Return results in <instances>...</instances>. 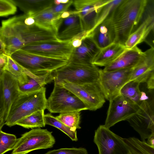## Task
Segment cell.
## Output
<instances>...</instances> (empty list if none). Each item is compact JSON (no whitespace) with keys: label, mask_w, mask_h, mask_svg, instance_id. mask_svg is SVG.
<instances>
[{"label":"cell","mask_w":154,"mask_h":154,"mask_svg":"<svg viewBox=\"0 0 154 154\" xmlns=\"http://www.w3.org/2000/svg\"><path fill=\"white\" fill-rule=\"evenodd\" d=\"M58 40L55 32L36 24L31 15L15 16L2 22L0 41L7 55L11 56L28 45Z\"/></svg>","instance_id":"6da1fadb"},{"label":"cell","mask_w":154,"mask_h":154,"mask_svg":"<svg viewBox=\"0 0 154 154\" xmlns=\"http://www.w3.org/2000/svg\"><path fill=\"white\" fill-rule=\"evenodd\" d=\"M147 0H123L115 9L110 18L116 33L115 42L124 45L140 21Z\"/></svg>","instance_id":"7a4b0ae2"},{"label":"cell","mask_w":154,"mask_h":154,"mask_svg":"<svg viewBox=\"0 0 154 154\" xmlns=\"http://www.w3.org/2000/svg\"><path fill=\"white\" fill-rule=\"evenodd\" d=\"M46 88L26 93H21L12 104L5 125L11 127L24 117L39 110L46 109Z\"/></svg>","instance_id":"3957f363"},{"label":"cell","mask_w":154,"mask_h":154,"mask_svg":"<svg viewBox=\"0 0 154 154\" xmlns=\"http://www.w3.org/2000/svg\"><path fill=\"white\" fill-rule=\"evenodd\" d=\"M100 69L93 64L84 65L69 62L53 72L54 82L79 84L98 83Z\"/></svg>","instance_id":"277c9868"},{"label":"cell","mask_w":154,"mask_h":154,"mask_svg":"<svg viewBox=\"0 0 154 154\" xmlns=\"http://www.w3.org/2000/svg\"><path fill=\"white\" fill-rule=\"evenodd\" d=\"M11 58L23 68L34 74L53 72L66 65L68 60L44 57L21 50L14 52Z\"/></svg>","instance_id":"5b68a950"},{"label":"cell","mask_w":154,"mask_h":154,"mask_svg":"<svg viewBox=\"0 0 154 154\" xmlns=\"http://www.w3.org/2000/svg\"><path fill=\"white\" fill-rule=\"evenodd\" d=\"M127 121L139 134L142 141L146 142L154 132V90L148 89L137 112Z\"/></svg>","instance_id":"8992f818"},{"label":"cell","mask_w":154,"mask_h":154,"mask_svg":"<svg viewBox=\"0 0 154 154\" xmlns=\"http://www.w3.org/2000/svg\"><path fill=\"white\" fill-rule=\"evenodd\" d=\"M46 109L51 113H63L88 110L74 94L54 82L52 91L47 99Z\"/></svg>","instance_id":"52a82bcc"},{"label":"cell","mask_w":154,"mask_h":154,"mask_svg":"<svg viewBox=\"0 0 154 154\" xmlns=\"http://www.w3.org/2000/svg\"><path fill=\"white\" fill-rule=\"evenodd\" d=\"M55 142L52 132L40 128L32 129L17 139L11 154H26L36 150L51 148Z\"/></svg>","instance_id":"ba28073f"},{"label":"cell","mask_w":154,"mask_h":154,"mask_svg":"<svg viewBox=\"0 0 154 154\" xmlns=\"http://www.w3.org/2000/svg\"><path fill=\"white\" fill-rule=\"evenodd\" d=\"M20 94L17 79L7 70L0 73V130L5 125L12 104Z\"/></svg>","instance_id":"9c48e42d"},{"label":"cell","mask_w":154,"mask_h":154,"mask_svg":"<svg viewBox=\"0 0 154 154\" xmlns=\"http://www.w3.org/2000/svg\"><path fill=\"white\" fill-rule=\"evenodd\" d=\"M134 67L109 72L100 69L99 85L108 100L120 94L122 88L131 80Z\"/></svg>","instance_id":"30bf717a"},{"label":"cell","mask_w":154,"mask_h":154,"mask_svg":"<svg viewBox=\"0 0 154 154\" xmlns=\"http://www.w3.org/2000/svg\"><path fill=\"white\" fill-rule=\"evenodd\" d=\"M59 84L74 94L88 110H96L101 108L105 102L98 83L79 84L65 82Z\"/></svg>","instance_id":"8fae6325"},{"label":"cell","mask_w":154,"mask_h":154,"mask_svg":"<svg viewBox=\"0 0 154 154\" xmlns=\"http://www.w3.org/2000/svg\"><path fill=\"white\" fill-rule=\"evenodd\" d=\"M74 48L71 41L58 40L33 43L20 50L44 57L69 60Z\"/></svg>","instance_id":"7c38bea8"},{"label":"cell","mask_w":154,"mask_h":154,"mask_svg":"<svg viewBox=\"0 0 154 154\" xmlns=\"http://www.w3.org/2000/svg\"><path fill=\"white\" fill-rule=\"evenodd\" d=\"M94 141L99 154H131L122 138L106 127L100 125L95 131Z\"/></svg>","instance_id":"4fadbf2b"},{"label":"cell","mask_w":154,"mask_h":154,"mask_svg":"<svg viewBox=\"0 0 154 154\" xmlns=\"http://www.w3.org/2000/svg\"><path fill=\"white\" fill-rule=\"evenodd\" d=\"M109 103L104 126L109 128L118 122L127 120L137 112L139 106L121 94L109 100Z\"/></svg>","instance_id":"5bb4252c"},{"label":"cell","mask_w":154,"mask_h":154,"mask_svg":"<svg viewBox=\"0 0 154 154\" xmlns=\"http://www.w3.org/2000/svg\"><path fill=\"white\" fill-rule=\"evenodd\" d=\"M104 0H73L75 11L87 35L94 29L97 15Z\"/></svg>","instance_id":"9a60e30c"},{"label":"cell","mask_w":154,"mask_h":154,"mask_svg":"<svg viewBox=\"0 0 154 154\" xmlns=\"http://www.w3.org/2000/svg\"><path fill=\"white\" fill-rule=\"evenodd\" d=\"M87 32L83 28L79 17L75 11L68 17L61 18L57 34V39L62 41H71L77 38H83Z\"/></svg>","instance_id":"2e32d148"},{"label":"cell","mask_w":154,"mask_h":154,"mask_svg":"<svg viewBox=\"0 0 154 154\" xmlns=\"http://www.w3.org/2000/svg\"><path fill=\"white\" fill-rule=\"evenodd\" d=\"M100 49L89 36L85 37L79 47L74 48L68 62L81 64H92Z\"/></svg>","instance_id":"e0dca14e"},{"label":"cell","mask_w":154,"mask_h":154,"mask_svg":"<svg viewBox=\"0 0 154 154\" xmlns=\"http://www.w3.org/2000/svg\"><path fill=\"white\" fill-rule=\"evenodd\" d=\"M91 36L101 49L115 42L116 33L110 18L103 21L87 35Z\"/></svg>","instance_id":"ac0fdd59"},{"label":"cell","mask_w":154,"mask_h":154,"mask_svg":"<svg viewBox=\"0 0 154 154\" xmlns=\"http://www.w3.org/2000/svg\"><path fill=\"white\" fill-rule=\"evenodd\" d=\"M154 71V50L150 48L143 52L141 59L134 68L130 81L140 84L146 83Z\"/></svg>","instance_id":"d6986e66"},{"label":"cell","mask_w":154,"mask_h":154,"mask_svg":"<svg viewBox=\"0 0 154 154\" xmlns=\"http://www.w3.org/2000/svg\"><path fill=\"white\" fill-rule=\"evenodd\" d=\"M143 52L137 46L127 49L117 59L103 70L109 72L135 67L140 61Z\"/></svg>","instance_id":"ffe728a7"},{"label":"cell","mask_w":154,"mask_h":154,"mask_svg":"<svg viewBox=\"0 0 154 154\" xmlns=\"http://www.w3.org/2000/svg\"><path fill=\"white\" fill-rule=\"evenodd\" d=\"M145 16L139 26L129 36L124 45L127 49H131L144 41L154 27V14H143Z\"/></svg>","instance_id":"44dd1931"},{"label":"cell","mask_w":154,"mask_h":154,"mask_svg":"<svg viewBox=\"0 0 154 154\" xmlns=\"http://www.w3.org/2000/svg\"><path fill=\"white\" fill-rule=\"evenodd\" d=\"M25 73L28 76V81L19 85L21 93H26L41 90L45 85L54 80L53 72L34 74L24 69Z\"/></svg>","instance_id":"7402d4cb"},{"label":"cell","mask_w":154,"mask_h":154,"mask_svg":"<svg viewBox=\"0 0 154 154\" xmlns=\"http://www.w3.org/2000/svg\"><path fill=\"white\" fill-rule=\"evenodd\" d=\"M127 49L125 45L114 42L101 49L92 63L96 66L106 67L117 59Z\"/></svg>","instance_id":"603a6c76"},{"label":"cell","mask_w":154,"mask_h":154,"mask_svg":"<svg viewBox=\"0 0 154 154\" xmlns=\"http://www.w3.org/2000/svg\"><path fill=\"white\" fill-rule=\"evenodd\" d=\"M62 14L54 13L48 8L31 15L36 24L54 31L57 34L60 22V16Z\"/></svg>","instance_id":"cb8c5ba5"},{"label":"cell","mask_w":154,"mask_h":154,"mask_svg":"<svg viewBox=\"0 0 154 154\" xmlns=\"http://www.w3.org/2000/svg\"><path fill=\"white\" fill-rule=\"evenodd\" d=\"M12 2L24 12L32 15L46 9L53 5V0H11Z\"/></svg>","instance_id":"d4e9b609"},{"label":"cell","mask_w":154,"mask_h":154,"mask_svg":"<svg viewBox=\"0 0 154 154\" xmlns=\"http://www.w3.org/2000/svg\"><path fill=\"white\" fill-rule=\"evenodd\" d=\"M140 84L135 81H130L124 86L120 92L122 95L139 106L146 95V93L140 91Z\"/></svg>","instance_id":"484cf974"},{"label":"cell","mask_w":154,"mask_h":154,"mask_svg":"<svg viewBox=\"0 0 154 154\" xmlns=\"http://www.w3.org/2000/svg\"><path fill=\"white\" fill-rule=\"evenodd\" d=\"M44 110H39L21 119L16 125L26 128H39L45 127Z\"/></svg>","instance_id":"4316f807"},{"label":"cell","mask_w":154,"mask_h":154,"mask_svg":"<svg viewBox=\"0 0 154 154\" xmlns=\"http://www.w3.org/2000/svg\"><path fill=\"white\" fill-rule=\"evenodd\" d=\"M123 0H104L98 13L95 25L93 29L105 20L110 18L115 9Z\"/></svg>","instance_id":"83f0119b"},{"label":"cell","mask_w":154,"mask_h":154,"mask_svg":"<svg viewBox=\"0 0 154 154\" xmlns=\"http://www.w3.org/2000/svg\"><path fill=\"white\" fill-rule=\"evenodd\" d=\"M45 121L46 125L54 126L62 131L67 135L72 141H77L78 139L76 131L65 125L51 113L45 115Z\"/></svg>","instance_id":"f1b7e54d"},{"label":"cell","mask_w":154,"mask_h":154,"mask_svg":"<svg viewBox=\"0 0 154 154\" xmlns=\"http://www.w3.org/2000/svg\"><path fill=\"white\" fill-rule=\"evenodd\" d=\"M8 61L4 70H7L18 80L19 85L26 83L28 76L25 73L23 69L15 62L10 56L8 55Z\"/></svg>","instance_id":"f546056e"},{"label":"cell","mask_w":154,"mask_h":154,"mask_svg":"<svg viewBox=\"0 0 154 154\" xmlns=\"http://www.w3.org/2000/svg\"><path fill=\"white\" fill-rule=\"evenodd\" d=\"M56 117L65 125L74 131H76L77 129L81 128L80 126V112L74 111L61 113Z\"/></svg>","instance_id":"4dcf8cb0"},{"label":"cell","mask_w":154,"mask_h":154,"mask_svg":"<svg viewBox=\"0 0 154 154\" xmlns=\"http://www.w3.org/2000/svg\"><path fill=\"white\" fill-rule=\"evenodd\" d=\"M17 140V139L15 135L0 130V154H4L13 150Z\"/></svg>","instance_id":"1f68e13d"},{"label":"cell","mask_w":154,"mask_h":154,"mask_svg":"<svg viewBox=\"0 0 154 154\" xmlns=\"http://www.w3.org/2000/svg\"><path fill=\"white\" fill-rule=\"evenodd\" d=\"M16 5L11 0H0V16H8L14 14L17 11Z\"/></svg>","instance_id":"d6a6232c"},{"label":"cell","mask_w":154,"mask_h":154,"mask_svg":"<svg viewBox=\"0 0 154 154\" xmlns=\"http://www.w3.org/2000/svg\"><path fill=\"white\" fill-rule=\"evenodd\" d=\"M44 154H88L83 148H63L50 150Z\"/></svg>","instance_id":"836d02e7"},{"label":"cell","mask_w":154,"mask_h":154,"mask_svg":"<svg viewBox=\"0 0 154 154\" xmlns=\"http://www.w3.org/2000/svg\"><path fill=\"white\" fill-rule=\"evenodd\" d=\"M131 154H149L138 145L132 137L122 138Z\"/></svg>","instance_id":"e575fe53"},{"label":"cell","mask_w":154,"mask_h":154,"mask_svg":"<svg viewBox=\"0 0 154 154\" xmlns=\"http://www.w3.org/2000/svg\"><path fill=\"white\" fill-rule=\"evenodd\" d=\"M60 3L57 5L53 3L49 9L53 13L56 14H62L67 11L69 7L73 3L72 0H60Z\"/></svg>","instance_id":"d590c367"},{"label":"cell","mask_w":154,"mask_h":154,"mask_svg":"<svg viewBox=\"0 0 154 154\" xmlns=\"http://www.w3.org/2000/svg\"><path fill=\"white\" fill-rule=\"evenodd\" d=\"M133 140L141 148L149 154H154V148L149 146L146 142H143L138 139L132 137Z\"/></svg>","instance_id":"8d00e7d4"},{"label":"cell","mask_w":154,"mask_h":154,"mask_svg":"<svg viewBox=\"0 0 154 154\" xmlns=\"http://www.w3.org/2000/svg\"><path fill=\"white\" fill-rule=\"evenodd\" d=\"M144 42L154 50V27Z\"/></svg>","instance_id":"74e56055"},{"label":"cell","mask_w":154,"mask_h":154,"mask_svg":"<svg viewBox=\"0 0 154 154\" xmlns=\"http://www.w3.org/2000/svg\"><path fill=\"white\" fill-rule=\"evenodd\" d=\"M8 61L7 55L4 54H0V73L4 70L7 64Z\"/></svg>","instance_id":"f35d334b"},{"label":"cell","mask_w":154,"mask_h":154,"mask_svg":"<svg viewBox=\"0 0 154 154\" xmlns=\"http://www.w3.org/2000/svg\"><path fill=\"white\" fill-rule=\"evenodd\" d=\"M146 83L148 90H154V71L151 74Z\"/></svg>","instance_id":"ab89813d"},{"label":"cell","mask_w":154,"mask_h":154,"mask_svg":"<svg viewBox=\"0 0 154 154\" xmlns=\"http://www.w3.org/2000/svg\"><path fill=\"white\" fill-rule=\"evenodd\" d=\"M146 142L149 146L154 148V132L152 133L147 138Z\"/></svg>","instance_id":"60d3db41"}]
</instances>
